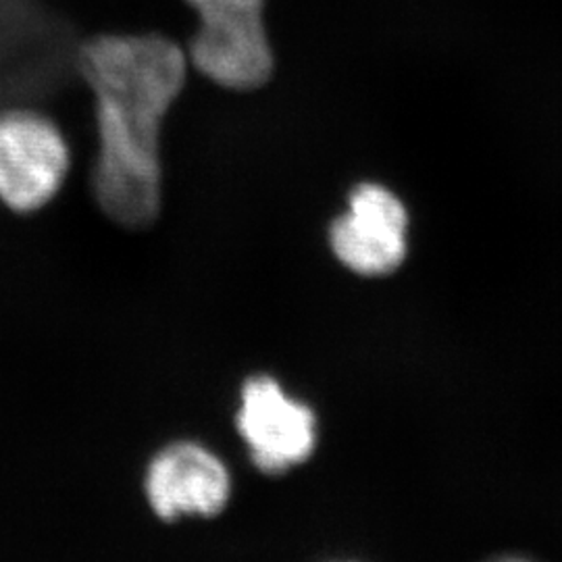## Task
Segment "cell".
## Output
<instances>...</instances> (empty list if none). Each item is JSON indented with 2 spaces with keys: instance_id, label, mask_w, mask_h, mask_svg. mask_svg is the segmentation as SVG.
Masks as SVG:
<instances>
[{
  "instance_id": "cell-7",
  "label": "cell",
  "mask_w": 562,
  "mask_h": 562,
  "mask_svg": "<svg viewBox=\"0 0 562 562\" xmlns=\"http://www.w3.org/2000/svg\"><path fill=\"white\" fill-rule=\"evenodd\" d=\"M196 11L199 20H234L259 18L265 13V0H186Z\"/></svg>"
},
{
  "instance_id": "cell-6",
  "label": "cell",
  "mask_w": 562,
  "mask_h": 562,
  "mask_svg": "<svg viewBox=\"0 0 562 562\" xmlns=\"http://www.w3.org/2000/svg\"><path fill=\"white\" fill-rule=\"evenodd\" d=\"M190 67L215 86L234 92H252L273 76L276 55L265 18L199 20L190 36Z\"/></svg>"
},
{
  "instance_id": "cell-3",
  "label": "cell",
  "mask_w": 562,
  "mask_h": 562,
  "mask_svg": "<svg viewBox=\"0 0 562 562\" xmlns=\"http://www.w3.org/2000/svg\"><path fill=\"white\" fill-rule=\"evenodd\" d=\"M408 209L396 192L378 181H362L329 225L334 257L362 278H382L401 269L408 255Z\"/></svg>"
},
{
  "instance_id": "cell-4",
  "label": "cell",
  "mask_w": 562,
  "mask_h": 562,
  "mask_svg": "<svg viewBox=\"0 0 562 562\" xmlns=\"http://www.w3.org/2000/svg\"><path fill=\"white\" fill-rule=\"evenodd\" d=\"M238 431L250 459L265 473H283L301 464L317 446L315 413L267 375L244 383Z\"/></svg>"
},
{
  "instance_id": "cell-2",
  "label": "cell",
  "mask_w": 562,
  "mask_h": 562,
  "mask_svg": "<svg viewBox=\"0 0 562 562\" xmlns=\"http://www.w3.org/2000/svg\"><path fill=\"white\" fill-rule=\"evenodd\" d=\"M71 150L59 125L34 109L0 111V202L36 213L57 196L69 176Z\"/></svg>"
},
{
  "instance_id": "cell-8",
  "label": "cell",
  "mask_w": 562,
  "mask_h": 562,
  "mask_svg": "<svg viewBox=\"0 0 562 562\" xmlns=\"http://www.w3.org/2000/svg\"><path fill=\"white\" fill-rule=\"evenodd\" d=\"M492 562H533L529 561V559H519V557H504V559H496V561Z\"/></svg>"
},
{
  "instance_id": "cell-1",
  "label": "cell",
  "mask_w": 562,
  "mask_h": 562,
  "mask_svg": "<svg viewBox=\"0 0 562 562\" xmlns=\"http://www.w3.org/2000/svg\"><path fill=\"white\" fill-rule=\"evenodd\" d=\"M188 69L186 48L161 34H104L81 46L99 136L90 186L104 215L120 225H150L161 211L162 121Z\"/></svg>"
},
{
  "instance_id": "cell-5",
  "label": "cell",
  "mask_w": 562,
  "mask_h": 562,
  "mask_svg": "<svg viewBox=\"0 0 562 562\" xmlns=\"http://www.w3.org/2000/svg\"><path fill=\"white\" fill-rule=\"evenodd\" d=\"M144 490L165 521L183 515L213 517L232 496V477L225 462L201 443H169L148 464Z\"/></svg>"
}]
</instances>
